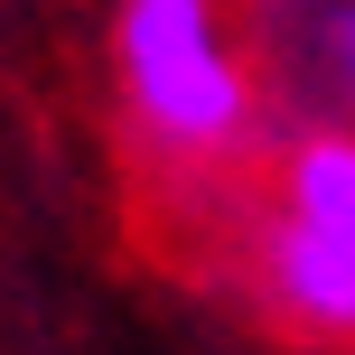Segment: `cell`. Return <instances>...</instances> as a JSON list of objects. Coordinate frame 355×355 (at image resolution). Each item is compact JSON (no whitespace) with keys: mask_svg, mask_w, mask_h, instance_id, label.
<instances>
[{"mask_svg":"<svg viewBox=\"0 0 355 355\" xmlns=\"http://www.w3.org/2000/svg\"><path fill=\"white\" fill-rule=\"evenodd\" d=\"M112 47H122V94L131 122L150 131L178 159H206V150L243 141V66L225 47V19L215 0H122L112 10Z\"/></svg>","mask_w":355,"mask_h":355,"instance_id":"obj_1","label":"cell"},{"mask_svg":"<svg viewBox=\"0 0 355 355\" xmlns=\"http://www.w3.org/2000/svg\"><path fill=\"white\" fill-rule=\"evenodd\" d=\"M281 215L337 234V243L355 252V141H346V131L290 141V159H281Z\"/></svg>","mask_w":355,"mask_h":355,"instance_id":"obj_3","label":"cell"},{"mask_svg":"<svg viewBox=\"0 0 355 355\" xmlns=\"http://www.w3.org/2000/svg\"><path fill=\"white\" fill-rule=\"evenodd\" d=\"M252 281H262V300L281 309L290 327L355 346V252L337 243V234L300 225V215L252 225Z\"/></svg>","mask_w":355,"mask_h":355,"instance_id":"obj_2","label":"cell"},{"mask_svg":"<svg viewBox=\"0 0 355 355\" xmlns=\"http://www.w3.org/2000/svg\"><path fill=\"white\" fill-rule=\"evenodd\" d=\"M337 66H346V85H355V10L337 19Z\"/></svg>","mask_w":355,"mask_h":355,"instance_id":"obj_4","label":"cell"}]
</instances>
